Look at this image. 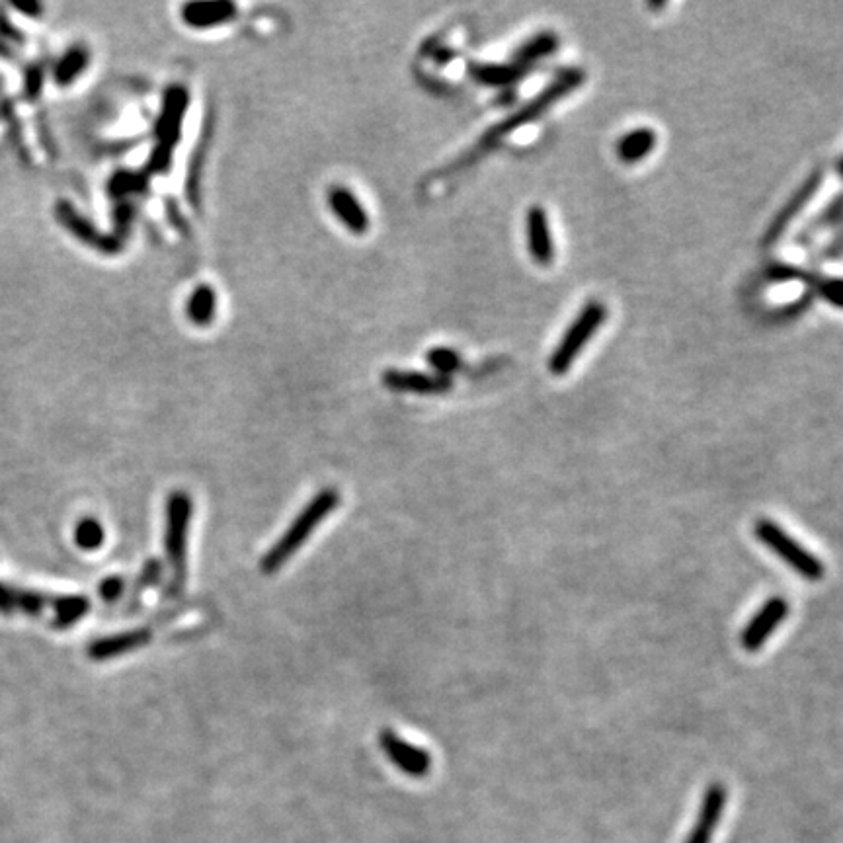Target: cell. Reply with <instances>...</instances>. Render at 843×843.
Here are the masks:
<instances>
[{"label": "cell", "instance_id": "cell-1", "mask_svg": "<svg viewBox=\"0 0 843 843\" xmlns=\"http://www.w3.org/2000/svg\"><path fill=\"white\" fill-rule=\"evenodd\" d=\"M194 514L192 496L184 490L170 492L166 500V520H164V551L166 562L170 566V578L164 588L162 600H176L188 580V537L190 523Z\"/></svg>", "mask_w": 843, "mask_h": 843}, {"label": "cell", "instance_id": "cell-2", "mask_svg": "<svg viewBox=\"0 0 843 843\" xmlns=\"http://www.w3.org/2000/svg\"><path fill=\"white\" fill-rule=\"evenodd\" d=\"M338 504H340L338 490L334 488L321 490L287 527V531L276 541V545L262 557L260 570L264 574L278 572L281 566L305 545V541L315 533V529L338 508Z\"/></svg>", "mask_w": 843, "mask_h": 843}, {"label": "cell", "instance_id": "cell-3", "mask_svg": "<svg viewBox=\"0 0 843 843\" xmlns=\"http://www.w3.org/2000/svg\"><path fill=\"white\" fill-rule=\"evenodd\" d=\"M582 82H584L582 71H566L557 81L549 84L539 96H535L529 104H525L523 108L516 110L514 116H510V118L500 121L498 125H494L492 129H488L482 135L481 143H479L475 155L482 153V151H488L490 147L500 143V139H504L506 135H510L512 131H516L518 127H522L525 123L537 120L541 114H545L553 104H557L570 90H574Z\"/></svg>", "mask_w": 843, "mask_h": 843}, {"label": "cell", "instance_id": "cell-4", "mask_svg": "<svg viewBox=\"0 0 843 843\" xmlns=\"http://www.w3.org/2000/svg\"><path fill=\"white\" fill-rule=\"evenodd\" d=\"M754 533L758 541L763 543L771 553H775L779 559H783L787 566H791L795 572H799L804 580L808 582H820L826 574V568L822 561L808 553L801 543H797L793 537L785 533L783 527L771 520H758L754 525Z\"/></svg>", "mask_w": 843, "mask_h": 843}, {"label": "cell", "instance_id": "cell-5", "mask_svg": "<svg viewBox=\"0 0 843 843\" xmlns=\"http://www.w3.org/2000/svg\"><path fill=\"white\" fill-rule=\"evenodd\" d=\"M605 315H607V311L598 301H592L582 309V313L568 326L559 346L551 354L549 369L555 375H564L570 369V365L576 362V358L582 354V350L586 348L590 338L602 326Z\"/></svg>", "mask_w": 843, "mask_h": 843}, {"label": "cell", "instance_id": "cell-6", "mask_svg": "<svg viewBox=\"0 0 843 843\" xmlns=\"http://www.w3.org/2000/svg\"><path fill=\"white\" fill-rule=\"evenodd\" d=\"M188 102H190L188 92L182 86H174L166 92L161 120L157 125V137L161 139V143H159V147L155 151V157H153V166L157 170L166 168L168 162H170L172 149H174V145L178 141V135H180L184 114L188 110Z\"/></svg>", "mask_w": 843, "mask_h": 843}, {"label": "cell", "instance_id": "cell-7", "mask_svg": "<svg viewBox=\"0 0 843 843\" xmlns=\"http://www.w3.org/2000/svg\"><path fill=\"white\" fill-rule=\"evenodd\" d=\"M379 746L385 752V756L406 775L424 777L432 767V758L426 750L402 740L397 732H393L389 728L381 730Z\"/></svg>", "mask_w": 843, "mask_h": 843}, {"label": "cell", "instance_id": "cell-8", "mask_svg": "<svg viewBox=\"0 0 843 843\" xmlns=\"http://www.w3.org/2000/svg\"><path fill=\"white\" fill-rule=\"evenodd\" d=\"M789 615V603L783 598H771L769 602L762 605V609L756 613V617L746 625L742 631V648L748 652H758L767 639L773 635V631L787 619Z\"/></svg>", "mask_w": 843, "mask_h": 843}, {"label": "cell", "instance_id": "cell-9", "mask_svg": "<svg viewBox=\"0 0 843 843\" xmlns=\"http://www.w3.org/2000/svg\"><path fill=\"white\" fill-rule=\"evenodd\" d=\"M525 241L531 258L541 266H551L555 260V241L549 217L543 207L533 205L525 215Z\"/></svg>", "mask_w": 843, "mask_h": 843}, {"label": "cell", "instance_id": "cell-10", "mask_svg": "<svg viewBox=\"0 0 843 843\" xmlns=\"http://www.w3.org/2000/svg\"><path fill=\"white\" fill-rule=\"evenodd\" d=\"M726 787L721 783L709 785V789L703 795V801L699 806L697 822L689 834L685 843H711L717 826L723 820L724 808H726Z\"/></svg>", "mask_w": 843, "mask_h": 843}, {"label": "cell", "instance_id": "cell-11", "mask_svg": "<svg viewBox=\"0 0 843 843\" xmlns=\"http://www.w3.org/2000/svg\"><path fill=\"white\" fill-rule=\"evenodd\" d=\"M383 385L391 391L399 393H414V395H443L451 389V379L436 375V373H420V371H401V369H387L383 373Z\"/></svg>", "mask_w": 843, "mask_h": 843}, {"label": "cell", "instance_id": "cell-12", "mask_svg": "<svg viewBox=\"0 0 843 843\" xmlns=\"http://www.w3.org/2000/svg\"><path fill=\"white\" fill-rule=\"evenodd\" d=\"M153 641V631L147 627L141 629H131L125 633H118V635H110V637H102L98 641L88 646V658L94 662H106V660H114L120 658L123 654L135 652L143 646Z\"/></svg>", "mask_w": 843, "mask_h": 843}, {"label": "cell", "instance_id": "cell-13", "mask_svg": "<svg viewBox=\"0 0 843 843\" xmlns=\"http://www.w3.org/2000/svg\"><path fill=\"white\" fill-rule=\"evenodd\" d=\"M820 184H822V174L820 172H816V174H812L806 182H804L803 186L795 192V196L791 198V200L787 201V205L775 215V219L771 221V225L767 227V231H765V237H763V242L765 244H771V242L779 241L781 237H783V233L789 229V225L793 223V219L803 211L804 207H806V203L812 200V196L818 192V188H820Z\"/></svg>", "mask_w": 843, "mask_h": 843}, {"label": "cell", "instance_id": "cell-14", "mask_svg": "<svg viewBox=\"0 0 843 843\" xmlns=\"http://www.w3.org/2000/svg\"><path fill=\"white\" fill-rule=\"evenodd\" d=\"M328 205L332 209V213L336 215V219L352 233L356 235H363L369 229V215L362 205V201L358 200L348 188L344 186H334L328 192Z\"/></svg>", "mask_w": 843, "mask_h": 843}, {"label": "cell", "instance_id": "cell-15", "mask_svg": "<svg viewBox=\"0 0 843 843\" xmlns=\"http://www.w3.org/2000/svg\"><path fill=\"white\" fill-rule=\"evenodd\" d=\"M237 14V6L229 0L217 2H190L182 6V20L190 28H211L233 20Z\"/></svg>", "mask_w": 843, "mask_h": 843}, {"label": "cell", "instance_id": "cell-16", "mask_svg": "<svg viewBox=\"0 0 843 843\" xmlns=\"http://www.w3.org/2000/svg\"><path fill=\"white\" fill-rule=\"evenodd\" d=\"M656 133L650 127H639L623 135L617 143V157L627 164L643 161L656 147Z\"/></svg>", "mask_w": 843, "mask_h": 843}, {"label": "cell", "instance_id": "cell-17", "mask_svg": "<svg viewBox=\"0 0 843 843\" xmlns=\"http://www.w3.org/2000/svg\"><path fill=\"white\" fill-rule=\"evenodd\" d=\"M529 67L510 61V63H502V65H473L471 67V75L473 79L484 84V86H508L514 82L522 81L523 77L527 75Z\"/></svg>", "mask_w": 843, "mask_h": 843}, {"label": "cell", "instance_id": "cell-18", "mask_svg": "<svg viewBox=\"0 0 843 843\" xmlns=\"http://www.w3.org/2000/svg\"><path fill=\"white\" fill-rule=\"evenodd\" d=\"M51 609H53L51 627L57 631H65V629H71L75 623H79L90 611V602L84 596H57L51 600Z\"/></svg>", "mask_w": 843, "mask_h": 843}, {"label": "cell", "instance_id": "cell-19", "mask_svg": "<svg viewBox=\"0 0 843 843\" xmlns=\"http://www.w3.org/2000/svg\"><path fill=\"white\" fill-rule=\"evenodd\" d=\"M215 313H217V293L211 285L201 283L192 291L186 303V315L196 326H207L215 319Z\"/></svg>", "mask_w": 843, "mask_h": 843}, {"label": "cell", "instance_id": "cell-20", "mask_svg": "<svg viewBox=\"0 0 843 843\" xmlns=\"http://www.w3.org/2000/svg\"><path fill=\"white\" fill-rule=\"evenodd\" d=\"M557 47H559V40H557V36H555V34L545 32V34H539V36H535V38L525 41L522 47L516 51L514 61H516V63H522V65H527V67H531L537 59H541V57H545V55L555 53V51H557Z\"/></svg>", "mask_w": 843, "mask_h": 843}, {"label": "cell", "instance_id": "cell-21", "mask_svg": "<svg viewBox=\"0 0 843 843\" xmlns=\"http://www.w3.org/2000/svg\"><path fill=\"white\" fill-rule=\"evenodd\" d=\"M106 539L104 527L102 523L94 518H84L82 522L77 523L75 527V543L81 547L82 551H96L102 547Z\"/></svg>", "mask_w": 843, "mask_h": 843}, {"label": "cell", "instance_id": "cell-22", "mask_svg": "<svg viewBox=\"0 0 843 843\" xmlns=\"http://www.w3.org/2000/svg\"><path fill=\"white\" fill-rule=\"evenodd\" d=\"M428 365L436 371V375L447 377L461 369V356L451 348H432L426 356Z\"/></svg>", "mask_w": 843, "mask_h": 843}, {"label": "cell", "instance_id": "cell-23", "mask_svg": "<svg viewBox=\"0 0 843 843\" xmlns=\"http://www.w3.org/2000/svg\"><path fill=\"white\" fill-rule=\"evenodd\" d=\"M162 572H164V566H162V562L159 559H149V561L145 562V566H143V570H141V574H139V578H137V582L133 586V594H131L133 607L137 605V600L141 598V594L145 590L155 588L157 584H161Z\"/></svg>", "mask_w": 843, "mask_h": 843}, {"label": "cell", "instance_id": "cell-24", "mask_svg": "<svg viewBox=\"0 0 843 843\" xmlns=\"http://www.w3.org/2000/svg\"><path fill=\"white\" fill-rule=\"evenodd\" d=\"M810 285H814V289L818 291V295L822 299H826L828 303H832L834 307L843 309V280L840 278H808Z\"/></svg>", "mask_w": 843, "mask_h": 843}, {"label": "cell", "instance_id": "cell-25", "mask_svg": "<svg viewBox=\"0 0 843 843\" xmlns=\"http://www.w3.org/2000/svg\"><path fill=\"white\" fill-rule=\"evenodd\" d=\"M86 65V55L82 51H73L65 63L59 67L57 71V79L61 82L73 81V77H77Z\"/></svg>", "mask_w": 843, "mask_h": 843}, {"label": "cell", "instance_id": "cell-26", "mask_svg": "<svg viewBox=\"0 0 843 843\" xmlns=\"http://www.w3.org/2000/svg\"><path fill=\"white\" fill-rule=\"evenodd\" d=\"M125 594V580L121 576H108L100 584V598L106 603L120 602Z\"/></svg>", "mask_w": 843, "mask_h": 843}, {"label": "cell", "instance_id": "cell-27", "mask_svg": "<svg viewBox=\"0 0 843 843\" xmlns=\"http://www.w3.org/2000/svg\"><path fill=\"white\" fill-rule=\"evenodd\" d=\"M16 590L0 582V615H16Z\"/></svg>", "mask_w": 843, "mask_h": 843}, {"label": "cell", "instance_id": "cell-28", "mask_svg": "<svg viewBox=\"0 0 843 843\" xmlns=\"http://www.w3.org/2000/svg\"><path fill=\"white\" fill-rule=\"evenodd\" d=\"M840 170H842V174H843V161H842V164H840Z\"/></svg>", "mask_w": 843, "mask_h": 843}]
</instances>
